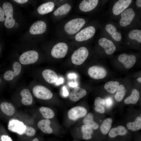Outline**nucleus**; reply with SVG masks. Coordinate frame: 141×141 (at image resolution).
<instances>
[{
    "instance_id": "c85d7f7f",
    "label": "nucleus",
    "mask_w": 141,
    "mask_h": 141,
    "mask_svg": "<svg viewBox=\"0 0 141 141\" xmlns=\"http://www.w3.org/2000/svg\"><path fill=\"white\" fill-rule=\"evenodd\" d=\"M81 130L83 139L88 140L92 138L93 130L90 126L86 124L84 125L81 127Z\"/></svg>"
},
{
    "instance_id": "4468645a",
    "label": "nucleus",
    "mask_w": 141,
    "mask_h": 141,
    "mask_svg": "<svg viewBox=\"0 0 141 141\" xmlns=\"http://www.w3.org/2000/svg\"><path fill=\"white\" fill-rule=\"evenodd\" d=\"M131 0H119L116 2L112 9L114 14L118 15L122 13L130 4Z\"/></svg>"
},
{
    "instance_id": "3c124183",
    "label": "nucleus",
    "mask_w": 141,
    "mask_h": 141,
    "mask_svg": "<svg viewBox=\"0 0 141 141\" xmlns=\"http://www.w3.org/2000/svg\"><path fill=\"white\" fill-rule=\"evenodd\" d=\"M0 141H1L0 139Z\"/></svg>"
},
{
    "instance_id": "603ef678",
    "label": "nucleus",
    "mask_w": 141,
    "mask_h": 141,
    "mask_svg": "<svg viewBox=\"0 0 141 141\" xmlns=\"http://www.w3.org/2000/svg\"></svg>"
},
{
    "instance_id": "ddd939ff",
    "label": "nucleus",
    "mask_w": 141,
    "mask_h": 141,
    "mask_svg": "<svg viewBox=\"0 0 141 141\" xmlns=\"http://www.w3.org/2000/svg\"><path fill=\"white\" fill-rule=\"evenodd\" d=\"M13 68L14 71L8 70L5 73L3 77L5 80H11L14 77L18 75L21 71V66L19 63L15 62L13 64Z\"/></svg>"
},
{
    "instance_id": "1a4fd4ad",
    "label": "nucleus",
    "mask_w": 141,
    "mask_h": 141,
    "mask_svg": "<svg viewBox=\"0 0 141 141\" xmlns=\"http://www.w3.org/2000/svg\"><path fill=\"white\" fill-rule=\"evenodd\" d=\"M95 32L96 30L94 27L88 26L78 33L75 36V39L78 42L87 40L92 37Z\"/></svg>"
},
{
    "instance_id": "39448f33",
    "label": "nucleus",
    "mask_w": 141,
    "mask_h": 141,
    "mask_svg": "<svg viewBox=\"0 0 141 141\" xmlns=\"http://www.w3.org/2000/svg\"><path fill=\"white\" fill-rule=\"evenodd\" d=\"M39 57L38 52L34 50L26 51L20 56L19 60L20 63L24 65L33 64L36 62Z\"/></svg>"
},
{
    "instance_id": "7c9ffc66",
    "label": "nucleus",
    "mask_w": 141,
    "mask_h": 141,
    "mask_svg": "<svg viewBox=\"0 0 141 141\" xmlns=\"http://www.w3.org/2000/svg\"><path fill=\"white\" fill-rule=\"evenodd\" d=\"M71 7L68 3H66L58 8L54 12V15L55 16L62 15L66 14L70 10Z\"/></svg>"
},
{
    "instance_id": "393cba45",
    "label": "nucleus",
    "mask_w": 141,
    "mask_h": 141,
    "mask_svg": "<svg viewBox=\"0 0 141 141\" xmlns=\"http://www.w3.org/2000/svg\"><path fill=\"white\" fill-rule=\"evenodd\" d=\"M0 107L2 112L7 115L11 116L15 113V108L11 103L5 102H3L1 104Z\"/></svg>"
},
{
    "instance_id": "ea45409f",
    "label": "nucleus",
    "mask_w": 141,
    "mask_h": 141,
    "mask_svg": "<svg viewBox=\"0 0 141 141\" xmlns=\"http://www.w3.org/2000/svg\"><path fill=\"white\" fill-rule=\"evenodd\" d=\"M14 1L15 2L20 4H23L27 2L28 0H14Z\"/></svg>"
},
{
    "instance_id": "9b49d317",
    "label": "nucleus",
    "mask_w": 141,
    "mask_h": 141,
    "mask_svg": "<svg viewBox=\"0 0 141 141\" xmlns=\"http://www.w3.org/2000/svg\"><path fill=\"white\" fill-rule=\"evenodd\" d=\"M118 60L124 64L125 68L129 69L132 68L135 64L136 58L133 55H128L124 53L119 56Z\"/></svg>"
},
{
    "instance_id": "6ab92c4d",
    "label": "nucleus",
    "mask_w": 141,
    "mask_h": 141,
    "mask_svg": "<svg viewBox=\"0 0 141 141\" xmlns=\"http://www.w3.org/2000/svg\"><path fill=\"white\" fill-rule=\"evenodd\" d=\"M128 132L127 130L125 127L120 125L110 130L108 136L110 138H114L118 136H125L127 134Z\"/></svg>"
},
{
    "instance_id": "b1692460",
    "label": "nucleus",
    "mask_w": 141,
    "mask_h": 141,
    "mask_svg": "<svg viewBox=\"0 0 141 141\" xmlns=\"http://www.w3.org/2000/svg\"><path fill=\"white\" fill-rule=\"evenodd\" d=\"M140 96L139 91L136 89H133L131 95L124 100V103L127 104H135L138 102Z\"/></svg>"
},
{
    "instance_id": "a19ab883",
    "label": "nucleus",
    "mask_w": 141,
    "mask_h": 141,
    "mask_svg": "<svg viewBox=\"0 0 141 141\" xmlns=\"http://www.w3.org/2000/svg\"><path fill=\"white\" fill-rule=\"evenodd\" d=\"M105 105L109 106L110 105V104L111 103V100L110 98L107 99L105 101Z\"/></svg>"
},
{
    "instance_id": "72a5a7b5",
    "label": "nucleus",
    "mask_w": 141,
    "mask_h": 141,
    "mask_svg": "<svg viewBox=\"0 0 141 141\" xmlns=\"http://www.w3.org/2000/svg\"><path fill=\"white\" fill-rule=\"evenodd\" d=\"M128 37L132 39H134L139 43L141 42V30L135 29L131 31L129 33Z\"/></svg>"
},
{
    "instance_id": "4be33fe9",
    "label": "nucleus",
    "mask_w": 141,
    "mask_h": 141,
    "mask_svg": "<svg viewBox=\"0 0 141 141\" xmlns=\"http://www.w3.org/2000/svg\"><path fill=\"white\" fill-rule=\"evenodd\" d=\"M51 122L49 119H43L38 122L37 126L38 128L43 132L51 133L53 131L52 129L50 126Z\"/></svg>"
},
{
    "instance_id": "0eeeda50",
    "label": "nucleus",
    "mask_w": 141,
    "mask_h": 141,
    "mask_svg": "<svg viewBox=\"0 0 141 141\" xmlns=\"http://www.w3.org/2000/svg\"><path fill=\"white\" fill-rule=\"evenodd\" d=\"M87 113V110L84 107L80 106L73 107L68 111V116L69 119L73 121L85 116Z\"/></svg>"
},
{
    "instance_id": "dca6fc26",
    "label": "nucleus",
    "mask_w": 141,
    "mask_h": 141,
    "mask_svg": "<svg viewBox=\"0 0 141 141\" xmlns=\"http://www.w3.org/2000/svg\"><path fill=\"white\" fill-rule=\"evenodd\" d=\"M46 29L45 23L43 21H39L34 22L31 26L30 32L32 34H42L45 31Z\"/></svg>"
},
{
    "instance_id": "f3484780",
    "label": "nucleus",
    "mask_w": 141,
    "mask_h": 141,
    "mask_svg": "<svg viewBox=\"0 0 141 141\" xmlns=\"http://www.w3.org/2000/svg\"><path fill=\"white\" fill-rule=\"evenodd\" d=\"M98 1V0H83L79 5V9L81 11L84 12L90 11L96 7Z\"/></svg>"
},
{
    "instance_id": "a211bd4d",
    "label": "nucleus",
    "mask_w": 141,
    "mask_h": 141,
    "mask_svg": "<svg viewBox=\"0 0 141 141\" xmlns=\"http://www.w3.org/2000/svg\"><path fill=\"white\" fill-rule=\"evenodd\" d=\"M42 74L45 80L49 84H53L57 80L58 78L57 74L52 70L45 69L42 72Z\"/></svg>"
},
{
    "instance_id": "de8ad7c7",
    "label": "nucleus",
    "mask_w": 141,
    "mask_h": 141,
    "mask_svg": "<svg viewBox=\"0 0 141 141\" xmlns=\"http://www.w3.org/2000/svg\"><path fill=\"white\" fill-rule=\"evenodd\" d=\"M127 44H129V43L128 42Z\"/></svg>"
},
{
    "instance_id": "09e8293b",
    "label": "nucleus",
    "mask_w": 141,
    "mask_h": 141,
    "mask_svg": "<svg viewBox=\"0 0 141 141\" xmlns=\"http://www.w3.org/2000/svg\"><path fill=\"white\" fill-rule=\"evenodd\" d=\"M1 79H0V82H1Z\"/></svg>"
},
{
    "instance_id": "9d476101",
    "label": "nucleus",
    "mask_w": 141,
    "mask_h": 141,
    "mask_svg": "<svg viewBox=\"0 0 141 141\" xmlns=\"http://www.w3.org/2000/svg\"><path fill=\"white\" fill-rule=\"evenodd\" d=\"M136 14L132 8H129L123 12L120 21V25L125 27L129 25L134 19Z\"/></svg>"
},
{
    "instance_id": "5701e85b",
    "label": "nucleus",
    "mask_w": 141,
    "mask_h": 141,
    "mask_svg": "<svg viewBox=\"0 0 141 141\" xmlns=\"http://www.w3.org/2000/svg\"><path fill=\"white\" fill-rule=\"evenodd\" d=\"M54 7V3L52 2H49L39 6L37 9V11L40 14L44 15L52 11Z\"/></svg>"
},
{
    "instance_id": "a18cd8bd",
    "label": "nucleus",
    "mask_w": 141,
    "mask_h": 141,
    "mask_svg": "<svg viewBox=\"0 0 141 141\" xmlns=\"http://www.w3.org/2000/svg\"><path fill=\"white\" fill-rule=\"evenodd\" d=\"M14 27L15 28H17L18 27L19 25L17 23H16L15 24L14 26Z\"/></svg>"
},
{
    "instance_id": "473e14b6",
    "label": "nucleus",
    "mask_w": 141,
    "mask_h": 141,
    "mask_svg": "<svg viewBox=\"0 0 141 141\" xmlns=\"http://www.w3.org/2000/svg\"><path fill=\"white\" fill-rule=\"evenodd\" d=\"M126 91V89L123 85H119L115 95L116 101L118 102L122 101L125 96Z\"/></svg>"
},
{
    "instance_id": "f03ea898",
    "label": "nucleus",
    "mask_w": 141,
    "mask_h": 141,
    "mask_svg": "<svg viewBox=\"0 0 141 141\" xmlns=\"http://www.w3.org/2000/svg\"><path fill=\"white\" fill-rule=\"evenodd\" d=\"M89 51L85 47H81L75 50L72 55L71 60L74 64L79 65L85 61L89 55Z\"/></svg>"
},
{
    "instance_id": "bb28decb",
    "label": "nucleus",
    "mask_w": 141,
    "mask_h": 141,
    "mask_svg": "<svg viewBox=\"0 0 141 141\" xmlns=\"http://www.w3.org/2000/svg\"><path fill=\"white\" fill-rule=\"evenodd\" d=\"M83 122L85 124L89 125L93 129L97 130L99 127L98 125L94 121L93 115L91 113H89L86 115Z\"/></svg>"
},
{
    "instance_id": "e433bc0d",
    "label": "nucleus",
    "mask_w": 141,
    "mask_h": 141,
    "mask_svg": "<svg viewBox=\"0 0 141 141\" xmlns=\"http://www.w3.org/2000/svg\"><path fill=\"white\" fill-rule=\"evenodd\" d=\"M94 109L97 112L101 114L104 113L105 111L104 106L102 105L95 106Z\"/></svg>"
},
{
    "instance_id": "2f4dec72",
    "label": "nucleus",
    "mask_w": 141,
    "mask_h": 141,
    "mask_svg": "<svg viewBox=\"0 0 141 141\" xmlns=\"http://www.w3.org/2000/svg\"><path fill=\"white\" fill-rule=\"evenodd\" d=\"M39 110L42 116L45 119H51L54 116L55 114L54 111L50 108L42 107L39 108Z\"/></svg>"
},
{
    "instance_id": "a878e982",
    "label": "nucleus",
    "mask_w": 141,
    "mask_h": 141,
    "mask_svg": "<svg viewBox=\"0 0 141 141\" xmlns=\"http://www.w3.org/2000/svg\"><path fill=\"white\" fill-rule=\"evenodd\" d=\"M113 122L112 119L109 118L104 119L100 126V130L102 133L106 135L110 131Z\"/></svg>"
},
{
    "instance_id": "aec40b11",
    "label": "nucleus",
    "mask_w": 141,
    "mask_h": 141,
    "mask_svg": "<svg viewBox=\"0 0 141 141\" xmlns=\"http://www.w3.org/2000/svg\"><path fill=\"white\" fill-rule=\"evenodd\" d=\"M105 28L106 31L114 40L119 41L121 40V34L117 31L116 28L114 25L110 24H108L105 26Z\"/></svg>"
},
{
    "instance_id": "20e7f679",
    "label": "nucleus",
    "mask_w": 141,
    "mask_h": 141,
    "mask_svg": "<svg viewBox=\"0 0 141 141\" xmlns=\"http://www.w3.org/2000/svg\"><path fill=\"white\" fill-rule=\"evenodd\" d=\"M3 9L6 18L5 19V26L8 28H12L15 24V21L13 18V8L11 3H4L3 5Z\"/></svg>"
},
{
    "instance_id": "c756f323",
    "label": "nucleus",
    "mask_w": 141,
    "mask_h": 141,
    "mask_svg": "<svg viewBox=\"0 0 141 141\" xmlns=\"http://www.w3.org/2000/svg\"><path fill=\"white\" fill-rule=\"evenodd\" d=\"M119 84L118 81H110L105 84L104 88L108 92L114 93L116 92Z\"/></svg>"
},
{
    "instance_id": "6e6552de",
    "label": "nucleus",
    "mask_w": 141,
    "mask_h": 141,
    "mask_svg": "<svg viewBox=\"0 0 141 141\" xmlns=\"http://www.w3.org/2000/svg\"><path fill=\"white\" fill-rule=\"evenodd\" d=\"M87 72L91 78L97 80L104 78L107 74L105 68L102 67L96 66L90 67L88 70Z\"/></svg>"
},
{
    "instance_id": "8fccbe9b",
    "label": "nucleus",
    "mask_w": 141,
    "mask_h": 141,
    "mask_svg": "<svg viewBox=\"0 0 141 141\" xmlns=\"http://www.w3.org/2000/svg\"></svg>"
},
{
    "instance_id": "423d86ee",
    "label": "nucleus",
    "mask_w": 141,
    "mask_h": 141,
    "mask_svg": "<svg viewBox=\"0 0 141 141\" xmlns=\"http://www.w3.org/2000/svg\"><path fill=\"white\" fill-rule=\"evenodd\" d=\"M67 45L65 43L60 42L55 44L51 51L52 56L57 58H63L66 55L68 50Z\"/></svg>"
},
{
    "instance_id": "58836bf2",
    "label": "nucleus",
    "mask_w": 141,
    "mask_h": 141,
    "mask_svg": "<svg viewBox=\"0 0 141 141\" xmlns=\"http://www.w3.org/2000/svg\"><path fill=\"white\" fill-rule=\"evenodd\" d=\"M4 13L3 9L0 7V21H3L5 20Z\"/></svg>"
},
{
    "instance_id": "c03bdc74",
    "label": "nucleus",
    "mask_w": 141,
    "mask_h": 141,
    "mask_svg": "<svg viewBox=\"0 0 141 141\" xmlns=\"http://www.w3.org/2000/svg\"><path fill=\"white\" fill-rule=\"evenodd\" d=\"M137 81L140 83H141V77H139L137 79Z\"/></svg>"
},
{
    "instance_id": "cd10ccee",
    "label": "nucleus",
    "mask_w": 141,
    "mask_h": 141,
    "mask_svg": "<svg viewBox=\"0 0 141 141\" xmlns=\"http://www.w3.org/2000/svg\"><path fill=\"white\" fill-rule=\"evenodd\" d=\"M127 128L133 131L140 130L141 128V117L137 116L133 122L128 123L126 125Z\"/></svg>"
},
{
    "instance_id": "7ed1b4c3",
    "label": "nucleus",
    "mask_w": 141,
    "mask_h": 141,
    "mask_svg": "<svg viewBox=\"0 0 141 141\" xmlns=\"http://www.w3.org/2000/svg\"><path fill=\"white\" fill-rule=\"evenodd\" d=\"M32 92L36 98L43 100H48L52 97L53 94L48 89L43 85H36L32 89Z\"/></svg>"
},
{
    "instance_id": "79ce46f5",
    "label": "nucleus",
    "mask_w": 141,
    "mask_h": 141,
    "mask_svg": "<svg viewBox=\"0 0 141 141\" xmlns=\"http://www.w3.org/2000/svg\"><path fill=\"white\" fill-rule=\"evenodd\" d=\"M63 94L64 96H66L68 95V92L67 91L65 87H64L63 89Z\"/></svg>"
},
{
    "instance_id": "37998d69",
    "label": "nucleus",
    "mask_w": 141,
    "mask_h": 141,
    "mask_svg": "<svg viewBox=\"0 0 141 141\" xmlns=\"http://www.w3.org/2000/svg\"><path fill=\"white\" fill-rule=\"evenodd\" d=\"M136 4L137 5L138 7H141V0H137L136 1Z\"/></svg>"
},
{
    "instance_id": "c9c22d12",
    "label": "nucleus",
    "mask_w": 141,
    "mask_h": 141,
    "mask_svg": "<svg viewBox=\"0 0 141 141\" xmlns=\"http://www.w3.org/2000/svg\"><path fill=\"white\" fill-rule=\"evenodd\" d=\"M94 104L95 106L102 105L104 106L105 105V100L100 97H97L95 99Z\"/></svg>"
},
{
    "instance_id": "2eb2a0df",
    "label": "nucleus",
    "mask_w": 141,
    "mask_h": 141,
    "mask_svg": "<svg viewBox=\"0 0 141 141\" xmlns=\"http://www.w3.org/2000/svg\"><path fill=\"white\" fill-rule=\"evenodd\" d=\"M87 91L84 89L77 86L73 90L69 95V98L72 101H78L86 96Z\"/></svg>"
},
{
    "instance_id": "412c9836",
    "label": "nucleus",
    "mask_w": 141,
    "mask_h": 141,
    "mask_svg": "<svg viewBox=\"0 0 141 141\" xmlns=\"http://www.w3.org/2000/svg\"><path fill=\"white\" fill-rule=\"evenodd\" d=\"M20 94L22 97L21 102L22 104L25 105H29L32 104L33 97L28 89H23L21 91Z\"/></svg>"
},
{
    "instance_id": "f257e3e1",
    "label": "nucleus",
    "mask_w": 141,
    "mask_h": 141,
    "mask_svg": "<svg viewBox=\"0 0 141 141\" xmlns=\"http://www.w3.org/2000/svg\"><path fill=\"white\" fill-rule=\"evenodd\" d=\"M85 20L81 18L72 19L67 22L65 25V31L69 34H73L78 32L85 24Z\"/></svg>"
},
{
    "instance_id": "f704fd0d",
    "label": "nucleus",
    "mask_w": 141,
    "mask_h": 141,
    "mask_svg": "<svg viewBox=\"0 0 141 141\" xmlns=\"http://www.w3.org/2000/svg\"><path fill=\"white\" fill-rule=\"evenodd\" d=\"M36 133V130L34 128L31 127L27 126L25 127L24 134L27 136L31 137L34 136Z\"/></svg>"
},
{
    "instance_id": "4c0bfd02",
    "label": "nucleus",
    "mask_w": 141,
    "mask_h": 141,
    "mask_svg": "<svg viewBox=\"0 0 141 141\" xmlns=\"http://www.w3.org/2000/svg\"><path fill=\"white\" fill-rule=\"evenodd\" d=\"M1 141H13L11 138L7 135H3L1 137Z\"/></svg>"
},
{
    "instance_id": "f8f14e48",
    "label": "nucleus",
    "mask_w": 141,
    "mask_h": 141,
    "mask_svg": "<svg viewBox=\"0 0 141 141\" xmlns=\"http://www.w3.org/2000/svg\"><path fill=\"white\" fill-rule=\"evenodd\" d=\"M98 43L104 49L107 55L112 54L116 50V46L113 42L105 38H100L98 41Z\"/></svg>"
},
{
    "instance_id": "49530a36",
    "label": "nucleus",
    "mask_w": 141,
    "mask_h": 141,
    "mask_svg": "<svg viewBox=\"0 0 141 141\" xmlns=\"http://www.w3.org/2000/svg\"><path fill=\"white\" fill-rule=\"evenodd\" d=\"M32 141H39V140L37 138H35L33 139Z\"/></svg>"
}]
</instances>
